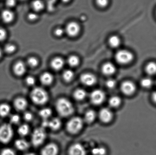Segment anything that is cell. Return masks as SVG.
<instances>
[{"instance_id": "obj_1", "label": "cell", "mask_w": 156, "mask_h": 155, "mask_svg": "<svg viewBox=\"0 0 156 155\" xmlns=\"http://www.w3.org/2000/svg\"><path fill=\"white\" fill-rule=\"evenodd\" d=\"M56 108L58 113L62 117H67L71 115L74 111L72 103L65 98H61L57 100Z\"/></svg>"}, {"instance_id": "obj_2", "label": "cell", "mask_w": 156, "mask_h": 155, "mask_svg": "<svg viewBox=\"0 0 156 155\" xmlns=\"http://www.w3.org/2000/svg\"><path fill=\"white\" fill-rule=\"evenodd\" d=\"M30 98L35 104L43 105L48 101L49 96L46 91L42 88L36 87L32 90Z\"/></svg>"}, {"instance_id": "obj_3", "label": "cell", "mask_w": 156, "mask_h": 155, "mask_svg": "<svg viewBox=\"0 0 156 155\" xmlns=\"http://www.w3.org/2000/svg\"><path fill=\"white\" fill-rule=\"evenodd\" d=\"M46 138V133L45 129L42 127L36 128L32 133V143L34 147H39L43 143Z\"/></svg>"}, {"instance_id": "obj_4", "label": "cell", "mask_w": 156, "mask_h": 155, "mask_svg": "<svg viewBox=\"0 0 156 155\" xmlns=\"http://www.w3.org/2000/svg\"><path fill=\"white\" fill-rule=\"evenodd\" d=\"M13 134L11 125L5 124L0 127V142L7 143L11 140Z\"/></svg>"}, {"instance_id": "obj_5", "label": "cell", "mask_w": 156, "mask_h": 155, "mask_svg": "<svg viewBox=\"0 0 156 155\" xmlns=\"http://www.w3.org/2000/svg\"><path fill=\"white\" fill-rule=\"evenodd\" d=\"M83 121L81 118L75 117L68 121L66 125V129L69 133L75 134L79 132L83 126Z\"/></svg>"}, {"instance_id": "obj_6", "label": "cell", "mask_w": 156, "mask_h": 155, "mask_svg": "<svg viewBox=\"0 0 156 155\" xmlns=\"http://www.w3.org/2000/svg\"><path fill=\"white\" fill-rule=\"evenodd\" d=\"M116 61L120 64L125 65L132 61L133 56L130 52L122 50L116 53L115 56Z\"/></svg>"}, {"instance_id": "obj_7", "label": "cell", "mask_w": 156, "mask_h": 155, "mask_svg": "<svg viewBox=\"0 0 156 155\" xmlns=\"http://www.w3.org/2000/svg\"><path fill=\"white\" fill-rule=\"evenodd\" d=\"M90 100L94 105H99L103 102L105 98V93L100 89L93 91L90 95Z\"/></svg>"}, {"instance_id": "obj_8", "label": "cell", "mask_w": 156, "mask_h": 155, "mask_svg": "<svg viewBox=\"0 0 156 155\" xmlns=\"http://www.w3.org/2000/svg\"><path fill=\"white\" fill-rule=\"evenodd\" d=\"M58 148L56 144L50 143L46 145L41 151V155H57Z\"/></svg>"}, {"instance_id": "obj_9", "label": "cell", "mask_w": 156, "mask_h": 155, "mask_svg": "<svg viewBox=\"0 0 156 155\" xmlns=\"http://www.w3.org/2000/svg\"><path fill=\"white\" fill-rule=\"evenodd\" d=\"M121 89L122 93L125 95H132L135 92L136 86L132 82L125 81L122 83L121 86Z\"/></svg>"}, {"instance_id": "obj_10", "label": "cell", "mask_w": 156, "mask_h": 155, "mask_svg": "<svg viewBox=\"0 0 156 155\" xmlns=\"http://www.w3.org/2000/svg\"><path fill=\"white\" fill-rule=\"evenodd\" d=\"M80 30L79 25L76 22H71L67 25L66 32L71 37H74L79 34Z\"/></svg>"}, {"instance_id": "obj_11", "label": "cell", "mask_w": 156, "mask_h": 155, "mask_svg": "<svg viewBox=\"0 0 156 155\" xmlns=\"http://www.w3.org/2000/svg\"><path fill=\"white\" fill-rule=\"evenodd\" d=\"M68 154L69 155H86V151L82 145L76 143L70 147Z\"/></svg>"}, {"instance_id": "obj_12", "label": "cell", "mask_w": 156, "mask_h": 155, "mask_svg": "<svg viewBox=\"0 0 156 155\" xmlns=\"http://www.w3.org/2000/svg\"><path fill=\"white\" fill-rule=\"evenodd\" d=\"M80 80L83 84L88 86H93L96 81L95 76L90 73L82 74L80 76Z\"/></svg>"}, {"instance_id": "obj_13", "label": "cell", "mask_w": 156, "mask_h": 155, "mask_svg": "<svg viewBox=\"0 0 156 155\" xmlns=\"http://www.w3.org/2000/svg\"><path fill=\"white\" fill-rule=\"evenodd\" d=\"M112 113L111 110L108 108H103L99 113V117L102 122L108 123L111 120L112 118Z\"/></svg>"}, {"instance_id": "obj_14", "label": "cell", "mask_w": 156, "mask_h": 155, "mask_svg": "<svg viewBox=\"0 0 156 155\" xmlns=\"http://www.w3.org/2000/svg\"><path fill=\"white\" fill-rule=\"evenodd\" d=\"M14 104L16 110L23 111L27 108L28 103L25 98L20 97L15 100Z\"/></svg>"}, {"instance_id": "obj_15", "label": "cell", "mask_w": 156, "mask_h": 155, "mask_svg": "<svg viewBox=\"0 0 156 155\" xmlns=\"http://www.w3.org/2000/svg\"><path fill=\"white\" fill-rule=\"evenodd\" d=\"M26 71V65L23 62L18 61L14 66L13 71L17 76H21L23 75Z\"/></svg>"}, {"instance_id": "obj_16", "label": "cell", "mask_w": 156, "mask_h": 155, "mask_svg": "<svg viewBox=\"0 0 156 155\" xmlns=\"http://www.w3.org/2000/svg\"><path fill=\"white\" fill-rule=\"evenodd\" d=\"M65 62L62 58L56 57L53 59L51 62V68L55 70L59 71L63 67Z\"/></svg>"}, {"instance_id": "obj_17", "label": "cell", "mask_w": 156, "mask_h": 155, "mask_svg": "<svg viewBox=\"0 0 156 155\" xmlns=\"http://www.w3.org/2000/svg\"><path fill=\"white\" fill-rule=\"evenodd\" d=\"M115 67L113 64L107 63L104 64L102 68V71L104 74L106 76L112 75L115 72Z\"/></svg>"}, {"instance_id": "obj_18", "label": "cell", "mask_w": 156, "mask_h": 155, "mask_svg": "<svg viewBox=\"0 0 156 155\" xmlns=\"http://www.w3.org/2000/svg\"><path fill=\"white\" fill-rule=\"evenodd\" d=\"M40 80L43 84L45 86H48L52 83L53 80V76L49 72H45L41 75Z\"/></svg>"}, {"instance_id": "obj_19", "label": "cell", "mask_w": 156, "mask_h": 155, "mask_svg": "<svg viewBox=\"0 0 156 155\" xmlns=\"http://www.w3.org/2000/svg\"><path fill=\"white\" fill-rule=\"evenodd\" d=\"M2 17L4 22L9 23L13 20L14 18V15L11 11L6 10L3 11L2 12Z\"/></svg>"}, {"instance_id": "obj_20", "label": "cell", "mask_w": 156, "mask_h": 155, "mask_svg": "<svg viewBox=\"0 0 156 155\" xmlns=\"http://www.w3.org/2000/svg\"><path fill=\"white\" fill-rule=\"evenodd\" d=\"M62 125V122L58 118H55L48 120V127L51 130H58Z\"/></svg>"}, {"instance_id": "obj_21", "label": "cell", "mask_w": 156, "mask_h": 155, "mask_svg": "<svg viewBox=\"0 0 156 155\" xmlns=\"http://www.w3.org/2000/svg\"><path fill=\"white\" fill-rule=\"evenodd\" d=\"M15 145L18 150L21 151L27 150L30 147L29 143L25 140L19 139L17 140L15 142Z\"/></svg>"}, {"instance_id": "obj_22", "label": "cell", "mask_w": 156, "mask_h": 155, "mask_svg": "<svg viewBox=\"0 0 156 155\" xmlns=\"http://www.w3.org/2000/svg\"><path fill=\"white\" fill-rule=\"evenodd\" d=\"M96 116V113L94 111L89 110L86 112L84 116V120L88 124L91 123L95 119Z\"/></svg>"}, {"instance_id": "obj_23", "label": "cell", "mask_w": 156, "mask_h": 155, "mask_svg": "<svg viewBox=\"0 0 156 155\" xmlns=\"http://www.w3.org/2000/svg\"><path fill=\"white\" fill-rule=\"evenodd\" d=\"M11 110L10 106L9 105L4 103L0 105V116L3 117L8 116Z\"/></svg>"}, {"instance_id": "obj_24", "label": "cell", "mask_w": 156, "mask_h": 155, "mask_svg": "<svg viewBox=\"0 0 156 155\" xmlns=\"http://www.w3.org/2000/svg\"><path fill=\"white\" fill-rule=\"evenodd\" d=\"M87 93L85 91L82 89H78L75 91L74 97L76 100L81 101L84 99L86 96Z\"/></svg>"}, {"instance_id": "obj_25", "label": "cell", "mask_w": 156, "mask_h": 155, "mask_svg": "<svg viewBox=\"0 0 156 155\" xmlns=\"http://www.w3.org/2000/svg\"><path fill=\"white\" fill-rule=\"evenodd\" d=\"M52 110L51 109L48 108H45L42 109L39 112L40 116L43 120H48V118L51 116Z\"/></svg>"}, {"instance_id": "obj_26", "label": "cell", "mask_w": 156, "mask_h": 155, "mask_svg": "<svg viewBox=\"0 0 156 155\" xmlns=\"http://www.w3.org/2000/svg\"><path fill=\"white\" fill-rule=\"evenodd\" d=\"M30 132V127L27 124H23L20 126L18 129V133L21 136H27Z\"/></svg>"}, {"instance_id": "obj_27", "label": "cell", "mask_w": 156, "mask_h": 155, "mask_svg": "<svg viewBox=\"0 0 156 155\" xmlns=\"http://www.w3.org/2000/svg\"><path fill=\"white\" fill-rule=\"evenodd\" d=\"M121 99L118 96H113L110 98L108 104L110 106L112 107H117L120 105Z\"/></svg>"}, {"instance_id": "obj_28", "label": "cell", "mask_w": 156, "mask_h": 155, "mask_svg": "<svg viewBox=\"0 0 156 155\" xmlns=\"http://www.w3.org/2000/svg\"><path fill=\"white\" fill-rule=\"evenodd\" d=\"M32 7L36 11H41L44 8V3L41 0H34L32 3Z\"/></svg>"}, {"instance_id": "obj_29", "label": "cell", "mask_w": 156, "mask_h": 155, "mask_svg": "<svg viewBox=\"0 0 156 155\" xmlns=\"http://www.w3.org/2000/svg\"><path fill=\"white\" fill-rule=\"evenodd\" d=\"M63 78L66 82H70L72 81L74 77V73L71 70L68 69L63 72Z\"/></svg>"}, {"instance_id": "obj_30", "label": "cell", "mask_w": 156, "mask_h": 155, "mask_svg": "<svg viewBox=\"0 0 156 155\" xmlns=\"http://www.w3.org/2000/svg\"><path fill=\"white\" fill-rule=\"evenodd\" d=\"M109 45L113 48H117L120 45V39L117 36H112L109 39Z\"/></svg>"}, {"instance_id": "obj_31", "label": "cell", "mask_w": 156, "mask_h": 155, "mask_svg": "<svg viewBox=\"0 0 156 155\" xmlns=\"http://www.w3.org/2000/svg\"><path fill=\"white\" fill-rule=\"evenodd\" d=\"M79 59L77 56H72L68 59V62L70 66L74 67L78 66L79 63Z\"/></svg>"}, {"instance_id": "obj_32", "label": "cell", "mask_w": 156, "mask_h": 155, "mask_svg": "<svg viewBox=\"0 0 156 155\" xmlns=\"http://www.w3.org/2000/svg\"><path fill=\"white\" fill-rule=\"evenodd\" d=\"M156 70V64L154 62H151L147 65L146 70L147 73L149 75H153L155 74Z\"/></svg>"}, {"instance_id": "obj_33", "label": "cell", "mask_w": 156, "mask_h": 155, "mask_svg": "<svg viewBox=\"0 0 156 155\" xmlns=\"http://www.w3.org/2000/svg\"><path fill=\"white\" fill-rule=\"evenodd\" d=\"M106 152V150L103 147L94 148L92 151V153L94 155H105Z\"/></svg>"}, {"instance_id": "obj_34", "label": "cell", "mask_w": 156, "mask_h": 155, "mask_svg": "<svg viewBox=\"0 0 156 155\" xmlns=\"http://www.w3.org/2000/svg\"><path fill=\"white\" fill-rule=\"evenodd\" d=\"M27 63L30 67H36L39 64V60L36 57H30L27 60Z\"/></svg>"}, {"instance_id": "obj_35", "label": "cell", "mask_w": 156, "mask_h": 155, "mask_svg": "<svg viewBox=\"0 0 156 155\" xmlns=\"http://www.w3.org/2000/svg\"><path fill=\"white\" fill-rule=\"evenodd\" d=\"M142 86L145 88L150 87L152 84V81L151 79L148 78H144L141 81Z\"/></svg>"}, {"instance_id": "obj_36", "label": "cell", "mask_w": 156, "mask_h": 155, "mask_svg": "<svg viewBox=\"0 0 156 155\" xmlns=\"http://www.w3.org/2000/svg\"><path fill=\"white\" fill-rule=\"evenodd\" d=\"M16 49V46L13 44H7L5 47V51L9 54H11V53L14 52Z\"/></svg>"}, {"instance_id": "obj_37", "label": "cell", "mask_w": 156, "mask_h": 155, "mask_svg": "<svg viewBox=\"0 0 156 155\" xmlns=\"http://www.w3.org/2000/svg\"><path fill=\"white\" fill-rule=\"evenodd\" d=\"M48 11L52 12L54 10V5L56 0H46Z\"/></svg>"}, {"instance_id": "obj_38", "label": "cell", "mask_w": 156, "mask_h": 155, "mask_svg": "<svg viewBox=\"0 0 156 155\" xmlns=\"http://www.w3.org/2000/svg\"><path fill=\"white\" fill-rule=\"evenodd\" d=\"M20 120V117L18 115L14 114L12 115L10 118V121L13 124H17L19 123Z\"/></svg>"}, {"instance_id": "obj_39", "label": "cell", "mask_w": 156, "mask_h": 155, "mask_svg": "<svg viewBox=\"0 0 156 155\" xmlns=\"http://www.w3.org/2000/svg\"><path fill=\"white\" fill-rule=\"evenodd\" d=\"M0 155H16L15 151L10 148H5L1 151Z\"/></svg>"}, {"instance_id": "obj_40", "label": "cell", "mask_w": 156, "mask_h": 155, "mask_svg": "<svg viewBox=\"0 0 156 155\" xmlns=\"http://www.w3.org/2000/svg\"><path fill=\"white\" fill-rule=\"evenodd\" d=\"M26 81L27 84L29 86H33L35 84L36 80L34 77L31 76H30L26 78Z\"/></svg>"}, {"instance_id": "obj_41", "label": "cell", "mask_w": 156, "mask_h": 155, "mask_svg": "<svg viewBox=\"0 0 156 155\" xmlns=\"http://www.w3.org/2000/svg\"><path fill=\"white\" fill-rule=\"evenodd\" d=\"M98 5L101 7H105L108 5V0H96Z\"/></svg>"}, {"instance_id": "obj_42", "label": "cell", "mask_w": 156, "mask_h": 155, "mask_svg": "<svg viewBox=\"0 0 156 155\" xmlns=\"http://www.w3.org/2000/svg\"><path fill=\"white\" fill-rule=\"evenodd\" d=\"M116 85V82L115 80L112 79H110L107 80L106 83V85L107 87L112 89L114 88Z\"/></svg>"}, {"instance_id": "obj_43", "label": "cell", "mask_w": 156, "mask_h": 155, "mask_svg": "<svg viewBox=\"0 0 156 155\" xmlns=\"http://www.w3.org/2000/svg\"><path fill=\"white\" fill-rule=\"evenodd\" d=\"M7 36V32L2 28H0V42L4 40Z\"/></svg>"}, {"instance_id": "obj_44", "label": "cell", "mask_w": 156, "mask_h": 155, "mask_svg": "<svg viewBox=\"0 0 156 155\" xmlns=\"http://www.w3.org/2000/svg\"><path fill=\"white\" fill-rule=\"evenodd\" d=\"M24 119L27 121H31L33 118V115L30 112H26L24 115Z\"/></svg>"}, {"instance_id": "obj_45", "label": "cell", "mask_w": 156, "mask_h": 155, "mask_svg": "<svg viewBox=\"0 0 156 155\" xmlns=\"http://www.w3.org/2000/svg\"><path fill=\"white\" fill-rule=\"evenodd\" d=\"M28 18L29 20L31 21L36 20L38 18V16L35 13H30L28 15Z\"/></svg>"}, {"instance_id": "obj_46", "label": "cell", "mask_w": 156, "mask_h": 155, "mask_svg": "<svg viewBox=\"0 0 156 155\" xmlns=\"http://www.w3.org/2000/svg\"><path fill=\"white\" fill-rule=\"evenodd\" d=\"M64 31L63 29L61 28L56 29L55 31V35L57 36H61L63 35Z\"/></svg>"}, {"instance_id": "obj_47", "label": "cell", "mask_w": 156, "mask_h": 155, "mask_svg": "<svg viewBox=\"0 0 156 155\" xmlns=\"http://www.w3.org/2000/svg\"><path fill=\"white\" fill-rule=\"evenodd\" d=\"M6 4L8 7H13L16 4V1L15 0H7L6 2Z\"/></svg>"}, {"instance_id": "obj_48", "label": "cell", "mask_w": 156, "mask_h": 155, "mask_svg": "<svg viewBox=\"0 0 156 155\" xmlns=\"http://www.w3.org/2000/svg\"><path fill=\"white\" fill-rule=\"evenodd\" d=\"M156 93H154V94H153V100L154 101H156Z\"/></svg>"}, {"instance_id": "obj_49", "label": "cell", "mask_w": 156, "mask_h": 155, "mask_svg": "<svg viewBox=\"0 0 156 155\" xmlns=\"http://www.w3.org/2000/svg\"><path fill=\"white\" fill-rule=\"evenodd\" d=\"M24 155H36L34 154L33 153H27V154H24Z\"/></svg>"}, {"instance_id": "obj_50", "label": "cell", "mask_w": 156, "mask_h": 155, "mask_svg": "<svg viewBox=\"0 0 156 155\" xmlns=\"http://www.w3.org/2000/svg\"><path fill=\"white\" fill-rule=\"evenodd\" d=\"M62 1L64 2H67L69 1L70 0H62Z\"/></svg>"}, {"instance_id": "obj_51", "label": "cell", "mask_w": 156, "mask_h": 155, "mask_svg": "<svg viewBox=\"0 0 156 155\" xmlns=\"http://www.w3.org/2000/svg\"><path fill=\"white\" fill-rule=\"evenodd\" d=\"M2 55V51L1 49L0 48V58L1 57Z\"/></svg>"}]
</instances>
